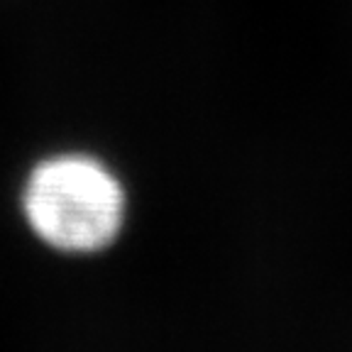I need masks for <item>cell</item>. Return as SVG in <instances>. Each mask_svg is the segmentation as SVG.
Listing matches in <instances>:
<instances>
[{"instance_id": "obj_1", "label": "cell", "mask_w": 352, "mask_h": 352, "mask_svg": "<svg viewBox=\"0 0 352 352\" xmlns=\"http://www.w3.org/2000/svg\"><path fill=\"white\" fill-rule=\"evenodd\" d=\"M25 215L47 245L64 252H98L116 240L125 193L116 176L88 157H54L32 171Z\"/></svg>"}]
</instances>
